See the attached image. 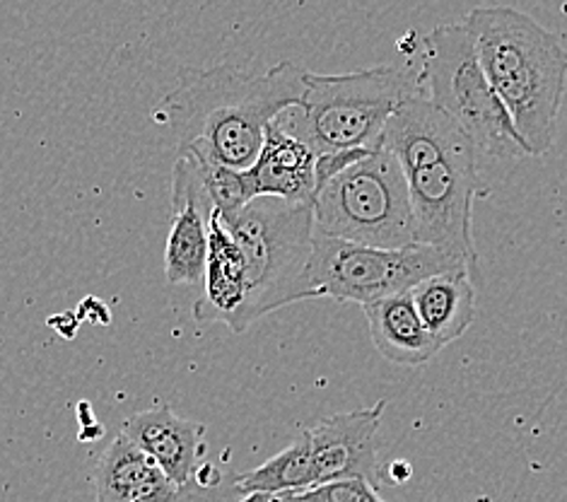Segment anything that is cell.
Instances as JSON below:
<instances>
[{"mask_svg": "<svg viewBox=\"0 0 567 502\" xmlns=\"http://www.w3.org/2000/svg\"><path fill=\"white\" fill-rule=\"evenodd\" d=\"M468 268L427 278L411 290L413 305L425 329L447 346L462 338L476 319V288Z\"/></svg>", "mask_w": 567, "mask_h": 502, "instance_id": "cell-16", "label": "cell"}, {"mask_svg": "<svg viewBox=\"0 0 567 502\" xmlns=\"http://www.w3.org/2000/svg\"><path fill=\"white\" fill-rule=\"evenodd\" d=\"M370 338L382 358L396 365H423L444 348L417 315L411 293L362 307Z\"/></svg>", "mask_w": 567, "mask_h": 502, "instance_id": "cell-15", "label": "cell"}, {"mask_svg": "<svg viewBox=\"0 0 567 502\" xmlns=\"http://www.w3.org/2000/svg\"><path fill=\"white\" fill-rule=\"evenodd\" d=\"M315 229L372 249L415 244L409 182L386 147L374 151L323 184L315 196Z\"/></svg>", "mask_w": 567, "mask_h": 502, "instance_id": "cell-5", "label": "cell"}, {"mask_svg": "<svg viewBox=\"0 0 567 502\" xmlns=\"http://www.w3.org/2000/svg\"><path fill=\"white\" fill-rule=\"evenodd\" d=\"M94 495L97 502H182L186 498L124 432L106 444L97 461Z\"/></svg>", "mask_w": 567, "mask_h": 502, "instance_id": "cell-12", "label": "cell"}, {"mask_svg": "<svg viewBox=\"0 0 567 502\" xmlns=\"http://www.w3.org/2000/svg\"><path fill=\"white\" fill-rule=\"evenodd\" d=\"M179 155H188V153H179ZM192 157H194L196 167H198L200 182H204L206 194L213 201V208L223 221H233L237 213L245 211L249 203L256 198L247 172L229 170V167L220 165V162L204 160V157H196V155H192Z\"/></svg>", "mask_w": 567, "mask_h": 502, "instance_id": "cell-18", "label": "cell"}, {"mask_svg": "<svg viewBox=\"0 0 567 502\" xmlns=\"http://www.w3.org/2000/svg\"><path fill=\"white\" fill-rule=\"evenodd\" d=\"M317 153L282 131L276 121L266 131L261 153L254 167L247 170L256 198L271 196L288 203H307L315 206L317 196Z\"/></svg>", "mask_w": 567, "mask_h": 502, "instance_id": "cell-13", "label": "cell"}, {"mask_svg": "<svg viewBox=\"0 0 567 502\" xmlns=\"http://www.w3.org/2000/svg\"><path fill=\"white\" fill-rule=\"evenodd\" d=\"M464 24L526 151L546 155L567 88V49L534 18L507 6H478Z\"/></svg>", "mask_w": 567, "mask_h": 502, "instance_id": "cell-2", "label": "cell"}, {"mask_svg": "<svg viewBox=\"0 0 567 502\" xmlns=\"http://www.w3.org/2000/svg\"><path fill=\"white\" fill-rule=\"evenodd\" d=\"M300 65L282 61L264 75L215 65L208 71H182L153 119L172 129L177 151L247 172L261 153L268 126L300 104L305 94Z\"/></svg>", "mask_w": 567, "mask_h": 502, "instance_id": "cell-1", "label": "cell"}, {"mask_svg": "<svg viewBox=\"0 0 567 502\" xmlns=\"http://www.w3.org/2000/svg\"><path fill=\"white\" fill-rule=\"evenodd\" d=\"M423 94L409 68L374 65L343 75H305V94L276 124L307 143L317 155L380 145L382 133L403 100Z\"/></svg>", "mask_w": 567, "mask_h": 502, "instance_id": "cell-3", "label": "cell"}, {"mask_svg": "<svg viewBox=\"0 0 567 502\" xmlns=\"http://www.w3.org/2000/svg\"><path fill=\"white\" fill-rule=\"evenodd\" d=\"M458 268L476 274L466 262L425 244H411L406 249H372L319 235L315 229L309 280L315 297L368 307L386 297L411 293L423 280Z\"/></svg>", "mask_w": 567, "mask_h": 502, "instance_id": "cell-7", "label": "cell"}, {"mask_svg": "<svg viewBox=\"0 0 567 502\" xmlns=\"http://www.w3.org/2000/svg\"><path fill=\"white\" fill-rule=\"evenodd\" d=\"M213 201L192 155H179L172 170V227L165 244L169 285H204Z\"/></svg>", "mask_w": 567, "mask_h": 502, "instance_id": "cell-10", "label": "cell"}, {"mask_svg": "<svg viewBox=\"0 0 567 502\" xmlns=\"http://www.w3.org/2000/svg\"><path fill=\"white\" fill-rule=\"evenodd\" d=\"M280 502H384L368 481H336L300 495H282Z\"/></svg>", "mask_w": 567, "mask_h": 502, "instance_id": "cell-19", "label": "cell"}, {"mask_svg": "<svg viewBox=\"0 0 567 502\" xmlns=\"http://www.w3.org/2000/svg\"><path fill=\"white\" fill-rule=\"evenodd\" d=\"M121 432L151 457L184 493L194 483L198 469L204 467L200 457L206 452V426L177 416L169 406L131 416Z\"/></svg>", "mask_w": 567, "mask_h": 502, "instance_id": "cell-11", "label": "cell"}, {"mask_svg": "<svg viewBox=\"0 0 567 502\" xmlns=\"http://www.w3.org/2000/svg\"><path fill=\"white\" fill-rule=\"evenodd\" d=\"M229 225L245 259L247 300L235 334L254 321L302 300H315L309 264L315 254V206L261 196Z\"/></svg>", "mask_w": 567, "mask_h": 502, "instance_id": "cell-4", "label": "cell"}, {"mask_svg": "<svg viewBox=\"0 0 567 502\" xmlns=\"http://www.w3.org/2000/svg\"><path fill=\"white\" fill-rule=\"evenodd\" d=\"M386 401H377L368 409L348 411L321 420L307 428L312 442V461L317 469V488L336 481L384 483L380 459H377V432L382 426Z\"/></svg>", "mask_w": 567, "mask_h": 502, "instance_id": "cell-9", "label": "cell"}, {"mask_svg": "<svg viewBox=\"0 0 567 502\" xmlns=\"http://www.w3.org/2000/svg\"><path fill=\"white\" fill-rule=\"evenodd\" d=\"M406 174L415 244L440 249L476 270L474 198L478 194V151L464 147Z\"/></svg>", "mask_w": 567, "mask_h": 502, "instance_id": "cell-8", "label": "cell"}, {"mask_svg": "<svg viewBox=\"0 0 567 502\" xmlns=\"http://www.w3.org/2000/svg\"><path fill=\"white\" fill-rule=\"evenodd\" d=\"M417 78L427 90L425 98L466 131L478 153L497 160L529 155L483 71L466 24H437L423 39Z\"/></svg>", "mask_w": 567, "mask_h": 502, "instance_id": "cell-6", "label": "cell"}, {"mask_svg": "<svg viewBox=\"0 0 567 502\" xmlns=\"http://www.w3.org/2000/svg\"><path fill=\"white\" fill-rule=\"evenodd\" d=\"M384 481L389 483H406L411 479V467L406 464V461H396V464H391L389 471H382Z\"/></svg>", "mask_w": 567, "mask_h": 502, "instance_id": "cell-20", "label": "cell"}, {"mask_svg": "<svg viewBox=\"0 0 567 502\" xmlns=\"http://www.w3.org/2000/svg\"><path fill=\"white\" fill-rule=\"evenodd\" d=\"M245 300V259H241L239 244L229 233V225L213 211L204 295L194 305V319L198 324L223 321L227 329L235 331Z\"/></svg>", "mask_w": 567, "mask_h": 502, "instance_id": "cell-14", "label": "cell"}, {"mask_svg": "<svg viewBox=\"0 0 567 502\" xmlns=\"http://www.w3.org/2000/svg\"><path fill=\"white\" fill-rule=\"evenodd\" d=\"M239 495H300L317 488V469L312 461V442L309 432L302 430L290 447L271 457L266 464L235 477Z\"/></svg>", "mask_w": 567, "mask_h": 502, "instance_id": "cell-17", "label": "cell"}]
</instances>
